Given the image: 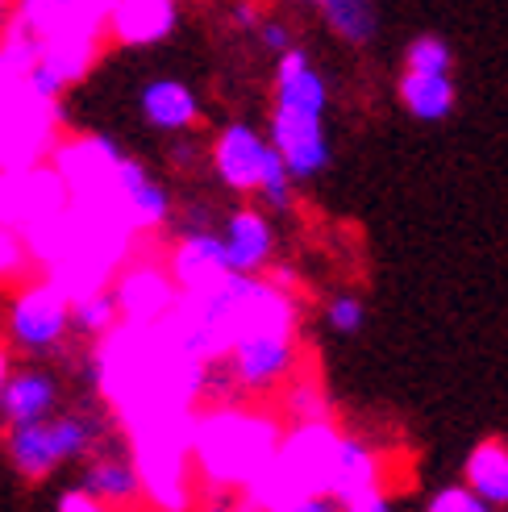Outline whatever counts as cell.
<instances>
[{"mask_svg":"<svg viewBox=\"0 0 508 512\" xmlns=\"http://www.w3.org/2000/svg\"><path fill=\"white\" fill-rule=\"evenodd\" d=\"M325 325L334 329V334H342V338H354V334H359V329L367 325V304L354 296V292L329 296V300H325Z\"/></svg>","mask_w":508,"mask_h":512,"instance_id":"cell-24","label":"cell"},{"mask_svg":"<svg viewBox=\"0 0 508 512\" xmlns=\"http://www.w3.org/2000/svg\"><path fill=\"white\" fill-rule=\"evenodd\" d=\"M384 492V463L371 442L354 438V433H342L338 446V467H334V483H329V496H334L342 508H354L359 500Z\"/></svg>","mask_w":508,"mask_h":512,"instance_id":"cell-16","label":"cell"},{"mask_svg":"<svg viewBox=\"0 0 508 512\" xmlns=\"http://www.w3.org/2000/svg\"><path fill=\"white\" fill-rule=\"evenodd\" d=\"M75 342L71 329V292L59 279H34L17 288L5 313V346L13 358H34V363H55L67 358Z\"/></svg>","mask_w":508,"mask_h":512,"instance_id":"cell-5","label":"cell"},{"mask_svg":"<svg viewBox=\"0 0 508 512\" xmlns=\"http://www.w3.org/2000/svg\"><path fill=\"white\" fill-rule=\"evenodd\" d=\"M200 96L180 75H155L138 88V121L163 138L192 134L200 125Z\"/></svg>","mask_w":508,"mask_h":512,"instance_id":"cell-14","label":"cell"},{"mask_svg":"<svg viewBox=\"0 0 508 512\" xmlns=\"http://www.w3.org/2000/svg\"><path fill=\"white\" fill-rule=\"evenodd\" d=\"M113 438V408L100 396H88L71 408H59L55 417L34 425H13L0 433V454L25 483H46L63 467L84 463L92 450Z\"/></svg>","mask_w":508,"mask_h":512,"instance_id":"cell-3","label":"cell"},{"mask_svg":"<svg viewBox=\"0 0 508 512\" xmlns=\"http://www.w3.org/2000/svg\"><path fill=\"white\" fill-rule=\"evenodd\" d=\"M59 408H67V379L55 367L34 363V358L13 363V375L5 383V400H0V429L46 421V417H55Z\"/></svg>","mask_w":508,"mask_h":512,"instance_id":"cell-9","label":"cell"},{"mask_svg":"<svg viewBox=\"0 0 508 512\" xmlns=\"http://www.w3.org/2000/svg\"><path fill=\"white\" fill-rule=\"evenodd\" d=\"M200 159L209 163V150L200 155V146H196V138H192V134H175V138H171V146H167V163H171V171L192 175V171L200 167Z\"/></svg>","mask_w":508,"mask_h":512,"instance_id":"cell-27","label":"cell"},{"mask_svg":"<svg viewBox=\"0 0 508 512\" xmlns=\"http://www.w3.org/2000/svg\"><path fill=\"white\" fill-rule=\"evenodd\" d=\"M263 5H259V0H234V5H230V21H234V30H259V25H263Z\"/></svg>","mask_w":508,"mask_h":512,"instance_id":"cell-30","label":"cell"},{"mask_svg":"<svg viewBox=\"0 0 508 512\" xmlns=\"http://www.w3.org/2000/svg\"><path fill=\"white\" fill-rule=\"evenodd\" d=\"M254 200L263 204L267 213H292V204H296V179H292V171H288V163L279 159V150L271 155V163H267V171H263V184H259V192H254Z\"/></svg>","mask_w":508,"mask_h":512,"instance_id":"cell-22","label":"cell"},{"mask_svg":"<svg viewBox=\"0 0 508 512\" xmlns=\"http://www.w3.org/2000/svg\"><path fill=\"white\" fill-rule=\"evenodd\" d=\"M13 350L5 346V338H0V400H5V383H9V375H13Z\"/></svg>","mask_w":508,"mask_h":512,"instance_id":"cell-33","label":"cell"},{"mask_svg":"<svg viewBox=\"0 0 508 512\" xmlns=\"http://www.w3.org/2000/svg\"><path fill=\"white\" fill-rule=\"evenodd\" d=\"M159 512H163V508H159Z\"/></svg>","mask_w":508,"mask_h":512,"instance_id":"cell-37","label":"cell"},{"mask_svg":"<svg viewBox=\"0 0 508 512\" xmlns=\"http://www.w3.org/2000/svg\"><path fill=\"white\" fill-rule=\"evenodd\" d=\"M254 42H259L271 59H279L284 50L296 46V34H292V25H288L284 17H263V25L254 30Z\"/></svg>","mask_w":508,"mask_h":512,"instance_id":"cell-26","label":"cell"},{"mask_svg":"<svg viewBox=\"0 0 508 512\" xmlns=\"http://www.w3.org/2000/svg\"><path fill=\"white\" fill-rule=\"evenodd\" d=\"M113 296L121 309V325H159L175 313L180 288L159 259H134L125 263L113 279Z\"/></svg>","mask_w":508,"mask_h":512,"instance_id":"cell-8","label":"cell"},{"mask_svg":"<svg viewBox=\"0 0 508 512\" xmlns=\"http://www.w3.org/2000/svg\"><path fill=\"white\" fill-rule=\"evenodd\" d=\"M463 483L488 508H496V512L508 508V442H500V438L479 442L463 463Z\"/></svg>","mask_w":508,"mask_h":512,"instance_id":"cell-18","label":"cell"},{"mask_svg":"<svg viewBox=\"0 0 508 512\" xmlns=\"http://www.w3.org/2000/svg\"><path fill=\"white\" fill-rule=\"evenodd\" d=\"M113 0H21L17 17L30 30L50 38H109Z\"/></svg>","mask_w":508,"mask_h":512,"instance_id":"cell-12","label":"cell"},{"mask_svg":"<svg viewBox=\"0 0 508 512\" xmlns=\"http://www.w3.org/2000/svg\"><path fill=\"white\" fill-rule=\"evenodd\" d=\"M271 155H275V146H271L267 130H259V125H250V121H225L209 142V171L225 192L254 196L263 184Z\"/></svg>","mask_w":508,"mask_h":512,"instance_id":"cell-7","label":"cell"},{"mask_svg":"<svg viewBox=\"0 0 508 512\" xmlns=\"http://www.w3.org/2000/svg\"><path fill=\"white\" fill-rule=\"evenodd\" d=\"M180 25V0H113L109 38L121 46H159Z\"/></svg>","mask_w":508,"mask_h":512,"instance_id":"cell-15","label":"cell"},{"mask_svg":"<svg viewBox=\"0 0 508 512\" xmlns=\"http://www.w3.org/2000/svg\"><path fill=\"white\" fill-rule=\"evenodd\" d=\"M17 9H21V0H0V25H5V21H9Z\"/></svg>","mask_w":508,"mask_h":512,"instance_id":"cell-34","label":"cell"},{"mask_svg":"<svg viewBox=\"0 0 508 512\" xmlns=\"http://www.w3.org/2000/svg\"><path fill=\"white\" fill-rule=\"evenodd\" d=\"M225 259H230L234 275H267L275 263V221L267 209L254 204H234L230 213H221L217 221Z\"/></svg>","mask_w":508,"mask_h":512,"instance_id":"cell-11","label":"cell"},{"mask_svg":"<svg viewBox=\"0 0 508 512\" xmlns=\"http://www.w3.org/2000/svg\"><path fill=\"white\" fill-rule=\"evenodd\" d=\"M117 325H121V309H117L113 284L88 288V292H80V296H71V329H75V342L96 346V342H105Z\"/></svg>","mask_w":508,"mask_h":512,"instance_id":"cell-19","label":"cell"},{"mask_svg":"<svg viewBox=\"0 0 508 512\" xmlns=\"http://www.w3.org/2000/svg\"><path fill=\"white\" fill-rule=\"evenodd\" d=\"M279 512H346V508H342L334 496H304V500L279 508Z\"/></svg>","mask_w":508,"mask_h":512,"instance_id":"cell-31","label":"cell"},{"mask_svg":"<svg viewBox=\"0 0 508 512\" xmlns=\"http://www.w3.org/2000/svg\"><path fill=\"white\" fill-rule=\"evenodd\" d=\"M325 30L346 46H371L379 38V5L375 0H325L317 9Z\"/></svg>","mask_w":508,"mask_h":512,"instance_id":"cell-20","label":"cell"},{"mask_svg":"<svg viewBox=\"0 0 508 512\" xmlns=\"http://www.w3.org/2000/svg\"><path fill=\"white\" fill-rule=\"evenodd\" d=\"M80 488L92 492L96 500H105L113 508H138L146 500V488H142V471H138V458L130 446L121 442H105L100 450H92L84 463H80Z\"/></svg>","mask_w":508,"mask_h":512,"instance_id":"cell-13","label":"cell"},{"mask_svg":"<svg viewBox=\"0 0 508 512\" xmlns=\"http://www.w3.org/2000/svg\"><path fill=\"white\" fill-rule=\"evenodd\" d=\"M404 71H438L450 75L454 71V50L442 34H417L404 46Z\"/></svg>","mask_w":508,"mask_h":512,"instance_id":"cell-23","label":"cell"},{"mask_svg":"<svg viewBox=\"0 0 508 512\" xmlns=\"http://www.w3.org/2000/svg\"><path fill=\"white\" fill-rule=\"evenodd\" d=\"M296 5H309V9H321V5H325V0H296Z\"/></svg>","mask_w":508,"mask_h":512,"instance_id":"cell-35","label":"cell"},{"mask_svg":"<svg viewBox=\"0 0 508 512\" xmlns=\"http://www.w3.org/2000/svg\"><path fill=\"white\" fill-rule=\"evenodd\" d=\"M167 271L180 292H200L221 284L225 275H234L230 259H225V242L217 225H192V229H175L171 250H167Z\"/></svg>","mask_w":508,"mask_h":512,"instance_id":"cell-10","label":"cell"},{"mask_svg":"<svg viewBox=\"0 0 508 512\" xmlns=\"http://www.w3.org/2000/svg\"><path fill=\"white\" fill-rule=\"evenodd\" d=\"M25 259H30V250H25V242L17 238V229L0 225V275H13L25 267Z\"/></svg>","mask_w":508,"mask_h":512,"instance_id":"cell-29","label":"cell"},{"mask_svg":"<svg viewBox=\"0 0 508 512\" xmlns=\"http://www.w3.org/2000/svg\"><path fill=\"white\" fill-rule=\"evenodd\" d=\"M329 113V80L304 46H292L275 59L271 71V113L267 138L288 163L296 184H313L334 163V142L325 130Z\"/></svg>","mask_w":508,"mask_h":512,"instance_id":"cell-1","label":"cell"},{"mask_svg":"<svg viewBox=\"0 0 508 512\" xmlns=\"http://www.w3.org/2000/svg\"><path fill=\"white\" fill-rule=\"evenodd\" d=\"M55 512H121V508L96 500L92 492H84L80 483H75V488H63V492L55 496Z\"/></svg>","mask_w":508,"mask_h":512,"instance_id":"cell-28","label":"cell"},{"mask_svg":"<svg viewBox=\"0 0 508 512\" xmlns=\"http://www.w3.org/2000/svg\"><path fill=\"white\" fill-rule=\"evenodd\" d=\"M346 512H396L392 508V500H388V492H375V496H367V500H359L354 508H346Z\"/></svg>","mask_w":508,"mask_h":512,"instance_id":"cell-32","label":"cell"},{"mask_svg":"<svg viewBox=\"0 0 508 512\" xmlns=\"http://www.w3.org/2000/svg\"><path fill=\"white\" fill-rule=\"evenodd\" d=\"M279 408H284L288 425L329 417V400H325L321 383H317L313 375H292V379L284 383V404H279Z\"/></svg>","mask_w":508,"mask_h":512,"instance_id":"cell-21","label":"cell"},{"mask_svg":"<svg viewBox=\"0 0 508 512\" xmlns=\"http://www.w3.org/2000/svg\"><path fill=\"white\" fill-rule=\"evenodd\" d=\"M279 413L242 404H213L192 421V467L196 479L217 496H242L259 479L284 438Z\"/></svg>","mask_w":508,"mask_h":512,"instance_id":"cell-2","label":"cell"},{"mask_svg":"<svg viewBox=\"0 0 508 512\" xmlns=\"http://www.w3.org/2000/svg\"><path fill=\"white\" fill-rule=\"evenodd\" d=\"M338 446H342V429L329 417L288 425L271 467L238 496L242 512H279L304 496H329Z\"/></svg>","mask_w":508,"mask_h":512,"instance_id":"cell-4","label":"cell"},{"mask_svg":"<svg viewBox=\"0 0 508 512\" xmlns=\"http://www.w3.org/2000/svg\"><path fill=\"white\" fill-rule=\"evenodd\" d=\"M396 96H400V109L425 125L446 121L454 113V105H459L454 75H438V71H404L396 84Z\"/></svg>","mask_w":508,"mask_h":512,"instance_id":"cell-17","label":"cell"},{"mask_svg":"<svg viewBox=\"0 0 508 512\" xmlns=\"http://www.w3.org/2000/svg\"><path fill=\"white\" fill-rule=\"evenodd\" d=\"M209 512H230V508H209Z\"/></svg>","mask_w":508,"mask_h":512,"instance_id":"cell-36","label":"cell"},{"mask_svg":"<svg viewBox=\"0 0 508 512\" xmlns=\"http://www.w3.org/2000/svg\"><path fill=\"white\" fill-rule=\"evenodd\" d=\"M296 363H300L296 329H250L230 346V354L217 367H225L230 392L271 396L284 392V383L296 375Z\"/></svg>","mask_w":508,"mask_h":512,"instance_id":"cell-6","label":"cell"},{"mask_svg":"<svg viewBox=\"0 0 508 512\" xmlns=\"http://www.w3.org/2000/svg\"><path fill=\"white\" fill-rule=\"evenodd\" d=\"M421 512H496V508H488L467 488V483H446V488H438L434 496L425 500Z\"/></svg>","mask_w":508,"mask_h":512,"instance_id":"cell-25","label":"cell"}]
</instances>
